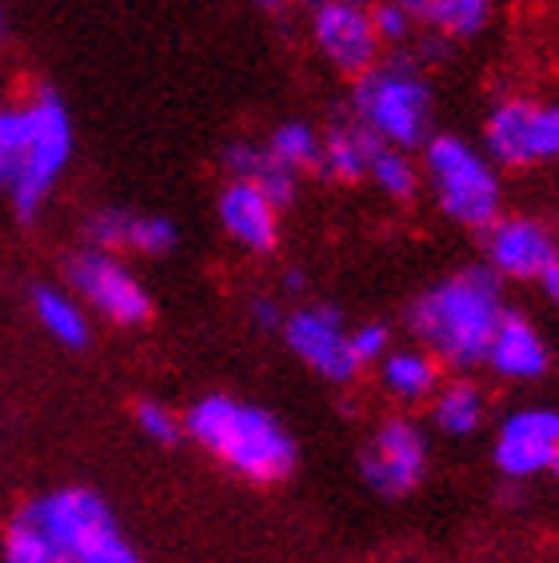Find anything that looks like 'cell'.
<instances>
[{
    "instance_id": "8",
    "label": "cell",
    "mask_w": 559,
    "mask_h": 563,
    "mask_svg": "<svg viewBox=\"0 0 559 563\" xmlns=\"http://www.w3.org/2000/svg\"><path fill=\"white\" fill-rule=\"evenodd\" d=\"M487 161L504 168H527L539 161H559V100H504L484 124Z\"/></svg>"
},
{
    "instance_id": "35",
    "label": "cell",
    "mask_w": 559,
    "mask_h": 563,
    "mask_svg": "<svg viewBox=\"0 0 559 563\" xmlns=\"http://www.w3.org/2000/svg\"><path fill=\"white\" fill-rule=\"evenodd\" d=\"M0 104H4V97H0Z\"/></svg>"
},
{
    "instance_id": "16",
    "label": "cell",
    "mask_w": 559,
    "mask_h": 563,
    "mask_svg": "<svg viewBox=\"0 0 559 563\" xmlns=\"http://www.w3.org/2000/svg\"><path fill=\"white\" fill-rule=\"evenodd\" d=\"M484 360L507 379H539L551 368V352L544 344V336L527 324L524 316L507 312V308L500 316V324H495L492 340H487Z\"/></svg>"
},
{
    "instance_id": "24",
    "label": "cell",
    "mask_w": 559,
    "mask_h": 563,
    "mask_svg": "<svg viewBox=\"0 0 559 563\" xmlns=\"http://www.w3.org/2000/svg\"><path fill=\"white\" fill-rule=\"evenodd\" d=\"M492 16V0H436L428 24H436L443 36H475L484 33Z\"/></svg>"
},
{
    "instance_id": "27",
    "label": "cell",
    "mask_w": 559,
    "mask_h": 563,
    "mask_svg": "<svg viewBox=\"0 0 559 563\" xmlns=\"http://www.w3.org/2000/svg\"><path fill=\"white\" fill-rule=\"evenodd\" d=\"M348 340H352V356L360 360V368H364V364H376V360H384V352H387V328L384 324L355 328V332H348Z\"/></svg>"
},
{
    "instance_id": "28",
    "label": "cell",
    "mask_w": 559,
    "mask_h": 563,
    "mask_svg": "<svg viewBox=\"0 0 559 563\" xmlns=\"http://www.w3.org/2000/svg\"><path fill=\"white\" fill-rule=\"evenodd\" d=\"M252 316H256L260 328H280V324H284V312H280L276 300H256V303H252Z\"/></svg>"
},
{
    "instance_id": "2",
    "label": "cell",
    "mask_w": 559,
    "mask_h": 563,
    "mask_svg": "<svg viewBox=\"0 0 559 563\" xmlns=\"http://www.w3.org/2000/svg\"><path fill=\"white\" fill-rule=\"evenodd\" d=\"M500 316H504L500 276L492 268H463L412 303L408 328L431 356L456 368H472L484 360Z\"/></svg>"
},
{
    "instance_id": "19",
    "label": "cell",
    "mask_w": 559,
    "mask_h": 563,
    "mask_svg": "<svg viewBox=\"0 0 559 563\" xmlns=\"http://www.w3.org/2000/svg\"><path fill=\"white\" fill-rule=\"evenodd\" d=\"M33 312H36V320H41L44 332H48L53 340H61L65 347H85L88 336H92L85 303L76 300V296L61 292V288L41 284V288L33 292Z\"/></svg>"
},
{
    "instance_id": "33",
    "label": "cell",
    "mask_w": 559,
    "mask_h": 563,
    "mask_svg": "<svg viewBox=\"0 0 559 563\" xmlns=\"http://www.w3.org/2000/svg\"><path fill=\"white\" fill-rule=\"evenodd\" d=\"M548 472H556V476H559V452H556V460H551V467H548Z\"/></svg>"
},
{
    "instance_id": "9",
    "label": "cell",
    "mask_w": 559,
    "mask_h": 563,
    "mask_svg": "<svg viewBox=\"0 0 559 563\" xmlns=\"http://www.w3.org/2000/svg\"><path fill=\"white\" fill-rule=\"evenodd\" d=\"M284 340L296 356L313 372H320L332 384H348L360 372V360L352 356V340L344 332V320L336 308L316 303V308H300V312L284 316Z\"/></svg>"
},
{
    "instance_id": "34",
    "label": "cell",
    "mask_w": 559,
    "mask_h": 563,
    "mask_svg": "<svg viewBox=\"0 0 559 563\" xmlns=\"http://www.w3.org/2000/svg\"><path fill=\"white\" fill-rule=\"evenodd\" d=\"M0 44H4V12H0Z\"/></svg>"
},
{
    "instance_id": "18",
    "label": "cell",
    "mask_w": 559,
    "mask_h": 563,
    "mask_svg": "<svg viewBox=\"0 0 559 563\" xmlns=\"http://www.w3.org/2000/svg\"><path fill=\"white\" fill-rule=\"evenodd\" d=\"M376 148H380V136H372L360 120L332 124L328 132H320V168L316 173H328L332 180H348V185L364 180Z\"/></svg>"
},
{
    "instance_id": "23",
    "label": "cell",
    "mask_w": 559,
    "mask_h": 563,
    "mask_svg": "<svg viewBox=\"0 0 559 563\" xmlns=\"http://www.w3.org/2000/svg\"><path fill=\"white\" fill-rule=\"evenodd\" d=\"M368 180H376L380 192H387L392 200H412L419 192V168L412 164L408 148L380 141L376 156L368 164Z\"/></svg>"
},
{
    "instance_id": "31",
    "label": "cell",
    "mask_w": 559,
    "mask_h": 563,
    "mask_svg": "<svg viewBox=\"0 0 559 563\" xmlns=\"http://www.w3.org/2000/svg\"><path fill=\"white\" fill-rule=\"evenodd\" d=\"M256 9H264V12H288L296 0H252Z\"/></svg>"
},
{
    "instance_id": "5",
    "label": "cell",
    "mask_w": 559,
    "mask_h": 563,
    "mask_svg": "<svg viewBox=\"0 0 559 563\" xmlns=\"http://www.w3.org/2000/svg\"><path fill=\"white\" fill-rule=\"evenodd\" d=\"M352 112L372 136L396 148H416L428 141L431 124V88L419 68L404 56L376 60L368 73L355 76Z\"/></svg>"
},
{
    "instance_id": "21",
    "label": "cell",
    "mask_w": 559,
    "mask_h": 563,
    "mask_svg": "<svg viewBox=\"0 0 559 563\" xmlns=\"http://www.w3.org/2000/svg\"><path fill=\"white\" fill-rule=\"evenodd\" d=\"M431 420L448 435H472L484 423V391L475 388V384H468V379H456V384H448L436 396Z\"/></svg>"
},
{
    "instance_id": "4",
    "label": "cell",
    "mask_w": 559,
    "mask_h": 563,
    "mask_svg": "<svg viewBox=\"0 0 559 563\" xmlns=\"http://www.w3.org/2000/svg\"><path fill=\"white\" fill-rule=\"evenodd\" d=\"M68 161H73V117L53 88H41L21 109V144H17L4 185H0L9 192L12 212L24 224H33L44 212Z\"/></svg>"
},
{
    "instance_id": "12",
    "label": "cell",
    "mask_w": 559,
    "mask_h": 563,
    "mask_svg": "<svg viewBox=\"0 0 559 563\" xmlns=\"http://www.w3.org/2000/svg\"><path fill=\"white\" fill-rule=\"evenodd\" d=\"M559 256L556 236L531 217H495L487 224V264L507 280H539Z\"/></svg>"
},
{
    "instance_id": "26",
    "label": "cell",
    "mask_w": 559,
    "mask_h": 563,
    "mask_svg": "<svg viewBox=\"0 0 559 563\" xmlns=\"http://www.w3.org/2000/svg\"><path fill=\"white\" fill-rule=\"evenodd\" d=\"M136 423H140V432L149 435V440H156V444H176L184 432V423L176 420L164 404H152V400L136 404Z\"/></svg>"
},
{
    "instance_id": "13",
    "label": "cell",
    "mask_w": 559,
    "mask_h": 563,
    "mask_svg": "<svg viewBox=\"0 0 559 563\" xmlns=\"http://www.w3.org/2000/svg\"><path fill=\"white\" fill-rule=\"evenodd\" d=\"M559 452V412L551 408H524L507 416L495 435V467L512 479L548 472Z\"/></svg>"
},
{
    "instance_id": "22",
    "label": "cell",
    "mask_w": 559,
    "mask_h": 563,
    "mask_svg": "<svg viewBox=\"0 0 559 563\" xmlns=\"http://www.w3.org/2000/svg\"><path fill=\"white\" fill-rule=\"evenodd\" d=\"M264 148L296 176L320 168V132H316L313 124H304V120H284L280 129H272Z\"/></svg>"
},
{
    "instance_id": "25",
    "label": "cell",
    "mask_w": 559,
    "mask_h": 563,
    "mask_svg": "<svg viewBox=\"0 0 559 563\" xmlns=\"http://www.w3.org/2000/svg\"><path fill=\"white\" fill-rule=\"evenodd\" d=\"M368 16H372V29H376L380 44H399L412 36V12L399 9L396 0H376L372 9H368Z\"/></svg>"
},
{
    "instance_id": "1",
    "label": "cell",
    "mask_w": 559,
    "mask_h": 563,
    "mask_svg": "<svg viewBox=\"0 0 559 563\" xmlns=\"http://www.w3.org/2000/svg\"><path fill=\"white\" fill-rule=\"evenodd\" d=\"M4 563H144L97 492L36 496L4 531Z\"/></svg>"
},
{
    "instance_id": "3",
    "label": "cell",
    "mask_w": 559,
    "mask_h": 563,
    "mask_svg": "<svg viewBox=\"0 0 559 563\" xmlns=\"http://www.w3.org/2000/svg\"><path fill=\"white\" fill-rule=\"evenodd\" d=\"M184 432L200 448H208L220 464L256 484L284 479L296 467V444L280 428V420L232 396H205L184 416Z\"/></svg>"
},
{
    "instance_id": "7",
    "label": "cell",
    "mask_w": 559,
    "mask_h": 563,
    "mask_svg": "<svg viewBox=\"0 0 559 563\" xmlns=\"http://www.w3.org/2000/svg\"><path fill=\"white\" fill-rule=\"evenodd\" d=\"M65 276L73 284L76 300L92 308V312H100L105 320H112V324L136 328L152 316V300L144 292V284L120 264L117 252L85 244L80 252L68 256Z\"/></svg>"
},
{
    "instance_id": "14",
    "label": "cell",
    "mask_w": 559,
    "mask_h": 563,
    "mask_svg": "<svg viewBox=\"0 0 559 563\" xmlns=\"http://www.w3.org/2000/svg\"><path fill=\"white\" fill-rule=\"evenodd\" d=\"M92 249L105 252H136V256H168L176 249V224L132 208H100L85 224Z\"/></svg>"
},
{
    "instance_id": "11",
    "label": "cell",
    "mask_w": 559,
    "mask_h": 563,
    "mask_svg": "<svg viewBox=\"0 0 559 563\" xmlns=\"http://www.w3.org/2000/svg\"><path fill=\"white\" fill-rule=\"evenodd\" d=\"M424 467H428V444L408 420H387L364 448V479L380 496H408L424 479Z\"/></svg>"
},
{
    "instance_id": "6",
    "label": "cell",
    "mask_w": 559,
    "mask_h": 563,
    "mask_svg": "<svg viewBox=\"0 0 559 563\" xmlns=\"http://www.w3.org/2000/svg\"><path fill=\"white\" fill-rule=\"evenodd\" d=\"M424 173L440 208L463 228H487L500 217V176L484 152L460 136H431L424 144Z\"/></svg>"
},
{
    "instance_id": "29",
    "label": "cell",
    "mask_w": 559,
    "mask_h": 563,
    "mask_svg": "<svg viewBox=\"0 0 559 563\" xmlns=\"http://www.w3.org/2000/svg\"><path fill=\"white\" fill-rule=\"evenodd\" d=\"M539 284H544V292H548V300L559 308V256L548 264V272H544V276H539Z\"/></svg>"
},
{
    "instance_id": "10",
    "label": "cell",
    "mask_w": 559,
    "mask_h": 563,
    "mask_svg": "<svg viewBox=\"0 0 559 563\" xmlns=\"http://www.w3.org/2000/svg\"><path fill=\"white\" fill-rule=\"evenodd\" d=\"M313 41L324 60L344 76L368 73L380 60V36L372 29L368 9H355L344 0L313 4Z\"/></svg>"
},
{
    "instance_id": "17",
    "label": "cell",
    "mask_w": 559,
    "mask_h": 563,
    "mask_svg": "<svg viewBox=\"0 0 559 563\" xmlns=\"http://www.w3.org/2000/svg\"><path fill=\"white\" fill-rule=\"evenodd\" d=\"M224 173L232 180H252L260 192L268 196L276 208H288L296 200V185H300V176L284 168V164L272 156L264 144L256 141H232L224 148Z\"/></svg>"
},
{
    "instance_id": "20",
    "label": "cell",
    "mask_w": 559,
    "mask_h": 563,
    "mask_svg": "<svg viewBox=\"0 0 559 563\" xmlns=\"http://www.w3.org/2000/svg\"><path fill=\"white\" fill-rule=\"evenodd\" d=\"M384 388L396 396V400H424L436 391V360L431 352H416V347H399V352H384Z\"/></svg>"
},
{
    "instance_id": "15",
    "label": "cell",
    "mask_w": 559,
    "mask_h": 563,
    "mask_svg": "<svg viewBox=\"0 0 559 563\" xmlns=\"http://www.w3.org/2000/svg\"><path fill=\"white\" fill-rule=\"evenodd\" d=\"M220 228L248 252H272L280 240V208L252 180H228L220 200Z\"/></svg>"
},
{
    "instance_id": "30",
    "label": "cell",
    "mask_w": 559,
    "mask_h": 563,
    "mask_svg": "<svg viewBox=\"0 0 559 563\" xmlns=\"http://www.w3.org/2000/svg\"><path fill=\"white\" fill-rule=\"evenodd\" d=\"M396 4L412 12V21H428L431 9H436V0H396Z\"/></svg>"
},
{
    "instance_id": "32",
    "label": "cell",
    "mask_w": 559,
    "mask_h": 563,
    "mask_svg": "<svg viewBox=\"0 0 559 563\" xmlns=\"http://www.w3.org/2000/svg\"><path fill=\"white\" fill-rule=\"evenodd\" d=\"M344 4H355V9H372L376 0H344Z\"/></svg>"
}]
</instances>
